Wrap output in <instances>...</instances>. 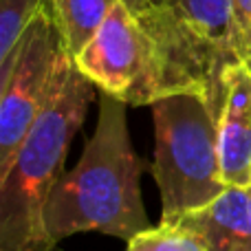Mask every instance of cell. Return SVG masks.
Listing matches in <instances>:
<instances>
[{"label":"cell","mask_w":251,"mask_h":251,"mask_svg":"<svg viewBox=\"0 0 251 251\" xmlns=\"http://www.w3.org/2000/svg\"><path fill=\"white\" fill-rule=\"evenodd\" d=\"M126 251H205V249L185 229L159 223L156 227H150V229L137 234L134 238H130Z\"/></svg>","instance_id":"obj_11"},{"label":"cell","mask_w":251,"mask_h":251,"mask_svg":"<svg viewBox=\"0 0 251 251\" xmlns=\"http://www.w3.org/2000/svg\"><path fill=\"white\" fill-rule=\"evenodd\" d=\"M236 29V53L240 64L251 71V0H231Z\"/></svg>","instance_id":"obj_12"},{"label":"cell","mask_w":251,"mask_h":251,"mask_svg":"<svg viewBox=\"0 0 251 251\" xmlns=\"http://www.w3.org/2000/svg\"><path fill=\"white\" fill-rule=\"evenodd\" d=\"M172 225L192 234L205 251H251V185H227L212 203Z\"/></svg>","instance_id":"obj_7"},{"label":"cell","mask_w":251,"mask_h":251,"mask_svg":"<svg viewBox=\"0 0 251 251\" xmlns=\"http://www.w3.org/2000/svg\"><path fill=\"white\" fill-rule=\"evenodd\" d=\"M95 84L71 66L0 174V251H62L44 225V207L88 113Z\"/></svg>","instance_id":"obj_3"},{"label":"cell","mask_w":251,"mask_h":251,"mask_svg":"<svg viewBox=\"0 0 251 251\" xmlns=\"http://www.w3.org/2000/svg\"><path fill=\"white\" fill-rule=\"evenodd\" d=\"M44 0H0V64L9 60Z\"/></svg>","instance_id":"obj_10"},{"label":"cell","mask_w":251,"mask_h":251,"mask_svg":"<svg viewBox=\"0 0 251 251\" xmlns=\"http://www.w3.org/2000/svg\"><path fill=\"white\" fill-rule=\"evenodd\" d=\"M218 154L227 185H251V71L245 64L231 66L225 75Z\"/></svg>","instance_id":"obj_6"},{"label":"cell","mask_w":251,"mask_h":251,"mask_svg":"<svg viewBox=\"0 0 251 251\" xmlns=\"http://www.w3.org/2000/svg\"><path fill=\"white\" fill-rule=\"evenodd\" d=\"M152 115V176L161 192V223L172 225L227 187L218 154L221 113L201 93H176L154 101Z\"/></svg>","instance_id":"obj_4"},{"label":"cell","mask_w":251,"mask_h":251,"mask_svg":"<svg viewBox=\"0 0 251 251\" xmlns=\"http://www.w3.org/2000/svg\"><path fill=\"white\" fill-rule=\"evenodd\" d=\"M117 0H47L73 60L101 29Z\"/></svg>","instance_id":"obj_9"},{"label":"cell","mask_w":251,"mask_h":251,"mask_svg":"<svg viewBox=\"0 0 251 251\" xmlns=\"http://www.w3.org/2000/svg\"><path fill=\"white\" fill-rule=\"evenodd\" d=\"M176 22L225 69L240 64L231 0H161Z\"/></svg>","instance_id":"obj_8"},{"label":"cell","mask_w":251,"mask_h":251,"mask_svg":"<svg viewBox=\"0 0 251 251\" xmlns=\"http://www.w3.org/2000/svg\"><path fill=\"white\" fill-rule=\"evenodd\" d=\"M75 64L101 93L128 106L201 93L221 113L225 101L229 69L205 51L161 0H117Z\"/></svg>","instance_id":"obj_1"},{"label":"cell","mask_w":251,"mask_h":251,"mask_svg":"<svg viewBox=\"0 0 251 251\" xmlns=\"http://www.w3.org/2000/svg\"><path fill=\"white\" fill-rule=\"evenodd\" d=\"M126 106L101 93L95 132L84 146L82 159L53 187L44 225L55 243L82 231L130 240L152 227L139 187L146 163L130 143Z\"/></svg>","instance_id":"obj_2"},{"label":"cell","mask_w":251,"mask_h":251,"mask_svg":"<svg viewBox=\"0 0 251 251\" xmlns=\"http://www.w3.org/2000/svg\"><path fill=\"white\" fill-rule=\"evenodd\" d=\"M73 64L44 0L9 60L0 64V174Z\"/></svg>","instance_id":"obj_5"}]
</instances>
